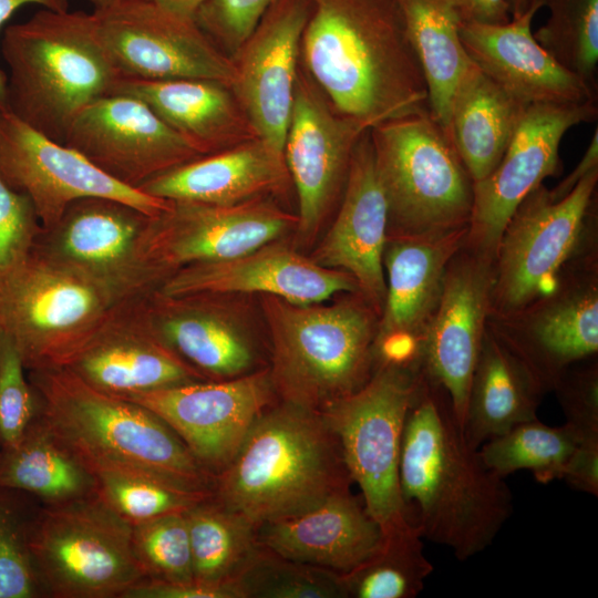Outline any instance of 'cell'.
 <instances>
[{"label":"cell","mask_w":598,"mask_h":598,"mask_svg":"<svg viewBox=\"0 0 598 598\" xmlns=\"http://www.w3.org/2000/svg\"><path fill=\"white\" fill-rule=\"evenodd\" d=\"M262 310L278 401L322 412L371 378L379 315L360 293L332 305L264 296Z\"/></svg>","instance_id":"cell-6"},{"label":"cell","mask_w":598,"mask_h":598,"mask_svg":"<svg viewBox=\"0 0 598 598\" xmlns=\"http://www.w3.org/2000/svg\"><path fill=\"white\" fill-rule=\"evenodd\" d=\"M395 1L427 85L430 113L447 133L452 99L471 63L458 18L448 0Z\"/></svg>","instance_id":"cell-34"},{"label":"cell","mask_w":598,"mask_h":598,"mask_svg":"<svg viewBox=\"0 0 598 598\" xmlns=\"http://www.w3.org/2000/svg\"><path fill=\"white\" fill-rule=\"evenodd\" d=\"M422 378L398 368H377L363 386L321 412L383 536L414 526L402 498L399 465L405 419Z\"/></svg>","instance_id":"cell-10"},{"label":"cell","mask_w":598,"mask_h":598,"mask_svg":"<svg viewBox=\"0 0 598 598\" xmlns=\"http://www.w3.org/2000/svg\"><path fill=\"white\" fill-rule=\"evenodd\" d=\"M466 234L467 227L388 237L385 299L373 343V371L392 367L423 374L424 337L441 299L446 267Z\"/></svg>","instance_id":"cell-16"},{"label":"cell","mask_w":598,"mask_h":598,"mask_svg":"<svg viewBox=\"0 0 598 598\" xmlns=\"http://www.w3.org/2000/svg\"><path fill=\"white\" fill-rule=\"evenodd\" d=\"M543 0L504 24L458 22L460 39L470 60L496 84L526 105L597 101V87L565 69L532 33Z\"/></svg>","instance_id":"cell-27"},{"label":"cell","mask_w":598,"mask_h":598,"mask_svg":"<svg viewBox=\"0 0 598 598\" xmlns=\"http://www.w3.org/2000/svg\"><path fill=\"white\" fill-rule=\"evenodd\" d=\"M91 474L94 494L132 525L167 514L184 513L213 495L182 489L144 476L109 471Z\"/></svg>","instance_id":"cell-41"},{"label":"cell","mask_w":598,"mask_h":598,"mask_svg":"<svg viewBox=\"0 0 598 598\" xmlns=\"http://www.w3.org/2000/svg\"><path fill=\"white\" fill-rule=\"evenodd\" d=\"M124 598H243L236 582L212 584L198 580L165 582L146 579L131 588Z\"/></svg>","instance_id":"cell-48"},{"label":"cell","mask_w":598,"mask_h":598,"mask_svg":"<svg viewBox=\"0 0 598 598\" xmlns=\"http://www.w3.org/2000/svg\"><path fill=\"white\" fill-rule=\"evenodd\" d=\"M131 299L31 254L0 282V329L27 371L60 367L109 312Z\"/></svg>","instance_id":"cell-11"},{"label":"cell","mask_w":598,"mask_h":598,"mask_svg":"<svg viewBox=\"0 0 598 598\" xmlns=\"http://www.w3.org/2000/svg\"><path fill=\"white\" fill-rule=\"evenodd\" d=\"M351 483L322 413L276 401L216 475L213 496L259 526L350 491Z\"/></svg>","instance_id":"cell-4"},{"label":"cell","mask_w":598,"mask_h":598,"mask_svg":"<svg viewBox=\"0 0 598 598\" xmlns=\"http://www.w3.org/2000/svg\"><path fill=\"white\" fill-rule=\"evenodd\" d=\"M300 43L332 107L365 128L430 111L427 85L395 0H309Z\"/></svg>","instance_id":"cell-2"},{"label":"cell","mask_w":598,"mask_h":598,"mask_svg":"<svg viewBox=\"0 0 598 598\" xmlns=\"http://www.w3.org/2000/svg\"><path fill=\"white\" fill-rule=\"evenodd\" d=\"M194 579L236 582L258 553L257 526L210 497L185 513Z\"/></svg>","instance_id":"cell-36"},{"label":"cell","mask_w":598,"mask_h":598,"mask_svg":"<svg viewBox=\"0 0 598 598\" xmlns=\"http://www.w3.org/2000/svg\"><path fill=\"white\" fill-rule=\"evenodd\" d=\"M386 239L388 204L368 130L353 152L336 218L310 258L349 274L359 293L380 315L385 299Z\"/></svg>","instance_id":"cell-26"},{"label":"cell","mask_w":598,"mask_h":598,"mask_svg":"<svg viewBox=\"0 0 598 598\" xmlns=\"http://www.w3.org/2000/svg\"><path fill=\"white\" fill-rule=\"evenodd\" d=\"M100 38L122 75L200 79L231 86L233 58L193 18L151 0H120L93 10Z\"/></svg>","instance_id":"cell-14"},{"label":"cell","mask_w":598,"mask_h":598,"mask_svg":"<svg viewBox=\"0 0 598 598\" xmlns=\"http://www.w3.org/2000/svg\"><path fill=\"white\" fill-rule=\"evenodd\" d=\"M370 137L388 204V237L468 226L474 182L430 111L381 123Z\"/></svg>","instance_id":"cell-7"},{"label":"cell","mask_w":598,"mask_h":598,"mask_svg":"<svg viewBox=\"0 0 598 598\" xmlns=\"http://www.w3.org/2000/svg\"><path fill=\"white\" fill-rule=\"evenodd\" d=\"M37 3L55 11L69 10V0H0V30L17 9ZM0 110H7V74L0 69Z\"/></svg>","instance_id":"cell-52"},{"label":"cell","mask_w":598,"mask_h":598,"mask_svg":"<svg viewBox=\"0 0 598 598\" xmlns=\"http://www.w3.org/2000/svg\"><path fill=\"white\" fill-rule=\"evenodd\" d=\"M0 50L9 68L7 111L61 144L78 115L111 94L122 75L93 12L44 8L7 27Z\"/></svg>","instance_id":"cell-5"},{"label":"cell","mask_w":598,"mask_h":598,"mask_svg":"<svg viewBox=\"0 0 598 598\" xmlns=\"http://www.w3.org/2000/svg\"><path fill=\"white\" fill-rule=\"evenodd\" d=\"M415 526L384 536L381 547L353 570L341 574L346 598H414L433 565Z\"/></svg>","instance_id":"cell-38"},{"label":"cell","mask_w":598,"mask_h":598,"mask_svg":"<svg viewBox=\"0 0 598 598\" xmlns=\"http://www.w3.org/2000/svg\"><path fill=\"white\" fill-rule=\"evenodd\" d=\"M237 584L243 598H346L341 574L286 558L261 545Z\"/></svg>","instance_id":"cell-40"},{"label":"cell","mask_w":598,"mask_h":598,"mask_svg":"<svg viewBox=\"0 0 598 598\" xmlns=\"http://www.w3.org/2000/svg\"><path fill=\"white\" fill-rule=\"evenodd\" d=\"M184 513L167 514L133 525L135 554L147 579L165 582L194 580Z\"/></svg>","instance_id":"cell-42"},{"label":"cell","mask_w":598,"mask_h":598,"mask_svg":"<svg viewBox=\"0 0 598 598\" xmlns=\"http://www.w3.org/2000/svg\"><path fill=\"white\" fill-rule=\"evenodd\" d=\"M546 392L529 368L487 327L470 383L463 431L480 448L515 425L537 419Z\"/></svg>","instance_id":"cell-32"},{"label":"cell","mask_w":598,"mask_h":598,"mask_svg":"<svg viewBox=\"0 0 598 598\" xmlns=\"http://www.w3.org/2000/svg\"><path fill=\"white\" fill-rule=\"evenodd\" d=\"M368 131L337 112L308 75L298 73L283 155L298 197L296 230L309 243L343 193L358 142Z\"/></svg>","instance_id":"cell-20"},{"label":"cell","mask_w":598,"mask_h":598,"mask_svg":"<svg viewBox=\"0 0 598 598\" xmlns=\"http://www.w3.org/2000/svg\"><path fill=\"white\" fill-rule=\"evenodd\" d=\"M28 372L37 417L90 473L116 472L214 492L215 476L147 408L99 390L62 367Z\"/></svg>","instance_id":"cell-3"},{"label":"cell","mask_w":598,"mask_h":598,"mask_svg":"<svg viewBox=\"0 0 598 598\" xmlns=\"http://www.w3.org/2000/svg\"><path fill=\"white\" fill-rule=\"evenodd\" d=\"M40 584L56 597H123L146 580L133 525L95 494L53 504L28 532Z\"/></svg>","instance_id":"cell-9"},{"label":"cell","mask_w":598,"mask_h":598,"mask_svg":"<svg viewBox=\"0 0 598 598\" xmlns=\"http://www.w3.org/2000/svg\"><path fill=\"white\" fill-rule=\"evenodd\" d=\"M297 223L296 214L266 198L231 206L171 200L151 220L144 255L164 281L183 267L229 259L275 241Z\"/></svg>","instance_id":"cell-19"},{"label":"cell","mask_w":598,"mask_h":598,"mask_svg":"<svg viewBox=\"0 0 598 598\" xmlns=\"http://www.w3.org/2000/svg\"><path fill=\"white\" fill-rule=\"evenodd\" d=\"M169 296L262 293L296 303H317L339 292L359 293L347 272L316 264L277 240L224 260L183 267L156 289Z\"/></svg>","instance_id":"cell-25"},{"label":"cell","mask_w":598,"mask_h":598,"mask_svg":"<svg viewBox=\"0 0 598 598\" xmlns=\"http://www.w3.org/2000/svg\"><path fill=\"white\" fill-rule=\"evenodd\" d=\"M460 22L504 24L511 21L506 0H448Z\"/></svg>","instance_id":"cell-50"},{"label":"cell","mask_w":598,"mask_h":598,"mask_svg":"<svg viewBox=\"0 0 598 598\" xmlns=\"http://www.w3.org/2000/svg\"><path fill=\"white\" fill-rule=\"evenodd\" d=\"M527 106L471 61L452 99L447 133L474 183L497 166Z\"/></svg>","instance_id":"cell-33"},{"label":"cell","mask_w":598,"mask_h":598,"mask_svg":"<svg viewBox=\"0 0 598 598\" xmlns=\"http://www.w3.org/2000/svg\"><path fill=\"white\" fill-rule=\"evenodd\" d=\"M10 337L0 329V442L14 446L38 413L35 392Z\"/></svg>","instance_id":"cell-43"},{"label":"cell","mask_w":598,"mask_h":598,"mask_svg":"<svg viewBox=\"0 0 598 598\" xmlns=\"http://www.w3.org/2000/svg\"><path fill=\"white\" fill-rule=\"evenodd\" d=\"M399 477L421 537L447 547L460 561L485 550L513 514L505 478L485 465L447 393L425 377L405 419Z\"/></svg>","instance_id":"cell-1"},{"label":"cell","mask_w":598,"mask_h":598,"mask_svg":"<svg viewBox=\"0 0 598 598\" xmlns=\"http://www.w3.org/2000/svg\"><path fill=\"white\" fill-rule=\"evenodd\" d=\"M487 327L529 368L545 392L598 351V262L594 245L573 258L556 287Z\"/></svg>","instance_id":"cell-13"},{"label":"cell","mask_w":598,"mask_h":598,"mask_svg":"<svg viewBox=\"0 0 598 598\" xmlns=\"http://www.w3.org/2000/svg\"><path fill=\"white\" fill-rule=\"evenodd\" d=\"M156 4L187 18H196L205 0H151ZM196 20V19H195Z\"/></svg>","instance_id":"cell-53"},{"label":"cell","mask_w":598,"mask_h":598,"mask_svg":"<svg viewBox=\"0 0 598 598\" xmlns=\"http://www.w3.org/2000/svg\"><path fill=\"white\" fill-rule=\"evenodd\" d=\"M547 22L535 40L565 69L597 87L598 0H543Z\"/></svg>","instance_id":"cell-39"},{"label":"cell","mask_w":598,"mask_h":598,"mask_svg":"<svg viewBox=\"0 0 598 598\" xmlns=\"http://www.w3.org/2000/svg\"><path fill=\"white\" fill-rule=\"evenodd\" d=\"M0 489L23 491L60 504L94 494V480L35 415L21 440L3 450Z\"/></svg>","instance_id":"cell-35"},{"label":"cell","mask_w":598,"mask_h":598,"mask_svg":"<svg viewBox=\"0 0 598 598\" xmlns=\"http://www.w3.org/2000/svg\"><path fill=\"white\" fill-rule=\"evenodd\" d=\"M64 144L116 182L136 189L202 157L145 103L118 93L87 105L73 122Z\"/></svg>","instance_id":"cell-21"},{"label":"cell","mask_w":598,"mask_h":598,"mask_svg":"<svg viewBox=\"0 0 598 598\" xmlns=\"http://www.w3.org/2000/svg\"><path fill=\"white\" fill-rule=\"evenodd\" d=\"M0 177L29 197L42 228L52 226L70 204L83 197L114 198L152 216L171 205V200L116 182L78 151L33 130L7 110H0Z\"/></svg>","instance_id":"cell-18"},{"label":"cell","mask_w":598,"mask_h":598,"mask_svg":"<svg viewBox=\"0 0 598 598\" xmlns=\"http://www.w3.org/2000/svg\"><path fill=\"white\" fill-rule=\"evenodd\" d=\"M275 0H205L196 14L199 27L230 56L251 34Z\"/></svg>","instance_id":"cell-47"},{"label":"cell","mask_w":598,"mask_h":598,"mask_svg":"<svg viewBox=\"0 0 598 598\" xmlns=\"http://www.w3.org/2000/svg\"><path fill=\"white\" fill-rule=\"evenodd\" d=\"M140 308L157 339L207 380L261 369L250 336L219 296L169 297L154 290L141 298Z\"/></svg>","instance_id":"cell-28"},{"label":"cell","mask_w":598,"mask_h":598,"mask_svg":"<svg viewBox=\"0 0 598 598\" xmlns=\"http://www.w3.org/2000/svg\"><path fill=\"white\" fill-rule=\"evenodd\" d=\"M309 0H275L231 55L230 86L257 137L283 152Z\"/></svg>","instance_id":"cell-22"},{"label":"cell","mask_w":598,"mask_h":598,"mask_svg":"<svg viewBox=\"0 0 598 598\" xmlns=\"http://www.w3.org/2000/svg\"><path fill=\"white\" fill-rule=\"evenodd\" d=\"M492 261L464 245L450 260L423 341V375L448 395L463 427L471 378L487 328Z\"/></svg>","instance_id":"cell-23"},{"label":"cell","mask_w":598,"mask_h":598,"mask_svg":"<svg viewBox=\"0 0 598 598\" xmlns=\"http://www.w3.org/2000/svg\"><path fill=\"white\" fill-rule=\"evenodd\" d=\"M153 217L114 198L83 197L70 204L52 226L42 228L31 254L126 297H141L163 281L144 255Z\"/></svg>","instance_id":"cell-12"},{"label":"cell","mask_w":598,"mask_h":598,"mask_svg":"<svg viewBox=\"0 0 598 598\" xmlns=\"http://www.w3.org/2000/svg\"><path fill=\"white\" fill-rule=\"evenodd\" d=\"M289 182L283 152L255 137L174 167L138 189L166 200L231 206L281 192Z\"/></svg>","instance_id":"cell-30"},{"label":"cell","mask_w":598,"mask_h":598,"mask_svg":"<svg viewBox=\"0 0 598 598\" xmlns=\"http://www.w3.org/2000/svg\"><path fill=\"white\" fill-rule=\"evenodd\" d=\"M553 391L563 409L565 423L574 430L578 442L598 439L597 362L580 361L571 365L556 381Z\"/></svg>","instance_id":"cell-45"},{"label":"cell","mask_w":598,"mask_h":598,"mask_svg":"<svg viewBox=\"0 0 598 598\" xmlns=\"http://www.w3.org/2000/svg\"><path fill=\"white\" fill-rule=\"evenodd\" d=\"M577 443L578 436L568 424L549 426L535 419L488 440L478 452L485 465L503 478L525 470L547 484L561 480Z\"/></svg>","instance_id":"cell-37"},{"label":"cell","mask_w":598,"mask_h":598,"mask_svg":"<svg viewBox=\"0 0 598 598\" xmlns=\"http://www.w3.org/2000/svg\"><path fill=\"white\" fill-rule=\"evenodd\" d=\"M512 19L520 17L529 7L530 0H506Z\"/></svg>","instance_id":"cell-54"},{"label":"cell","mask_w":598,"mask_h":598,"mask_svg":"<svg viewBox=\"0 0 598 598\" xmlns=\"http://www.w3.org/2000/svg\"><path fill=\"white\" fill-rule=\"evenodd\" d=\"M378 523L350 491L257 526L259 545L286 558L347 574L383 543Z\"/></svg>","instance_id":"cell-29"},{"label":"cell","mask_w":598,"mask_h":598,"mask_svg":"<svg viewBox=\"0 0 598 598\" xmlns=\"http://www.w3.org/2000/svg\"><path fill=\"white\" fill-rule=\"evenodd\" d=\"M41 230L29 197L0 177V282L28 259Z\"/></svg>","instance_id":"cell-44"},{"label":"cell","mask_w":598,"mask_h":598,"mask_svg":"<svg viewBox=\"0 0 598 598\" xmlns=\"http://www.w3.org/2000/svg\"><path fill=\"white\" fill-rule=\"evenodd\" d=\"M598 168V130L596 127L594 135L590 140L587 150L573 169V172L563 179L559 185L549 189V193L554 199H560L565 197L571 189L577 185V183L587 175L590 171Z\"/></svg>","instance_id":"cell-51"},{"label":"cell","mask_w":598,"mask_h":598,"mask_svg":"<svg viewBox=\"0 0 598 598\" xmlns=\"http://www.w3.org/2000/svg\"><path fill=\"white\" fill-rule=\"evenodd\" d=\"M121 398L161 417L215 477L230 463L259 415L278 401L268 367L231 379L189 382Z\"/></svg>","instance_id":"cell-17"},{"label":"cell","mask_w":598,"mask_h":598,"mask_svg":"<svg viewBox=\"0 0 598 598\" xmlns=\"http://www.w3.org/2000/svg\"><path fill=\"white\" fill-rule=\"evenodd\" d=\"M86 1H89L94 7V10H97V9L109 7L120 0H86Z\"/></svg>","instance_id":"cell-55"},{"label":"cell","mask_w":598,"mask_h":598,"mask_svg":"<svg viewBox=\"0 0 598 598\" xmlns=\"http://www.w3.org/2000/svg\"><path fill=\"white\" fill-rule=\"evenodd\" d=\"M561 480L576 491L598 496V439L577 443Z\"/></svg>","instance_id":"cell-49"},{"label":"cell","mask_w":598,"mask_h":598,"mask_svg":"<svg viewBox=\"0 0 598 598\" xmlns=\"http://www.w3.org/2000/svg\"><path fill=\"white\" fill-rule=\"evenodd\" d=\"M40 580L28 546V533L0 503V598H32Z\"/></svg>","instance_id":"cell-46"},{"label":"cell","mask_w":598,"mask_h":598,"mask_svg":"<svg viewBox=\"0 0 598 598\" xmlns=\"http://www.w3.org/2000/svg\"><path fill=\"white\" fill-rule=\"evenodd\" d=\"M597 184L595 168L560 199L540 184L516 207L492 260L488 318L508 317L551 291L567 264L588 248Z\"/></svg>","instance_id":"cell-8"},{"label":"cell","mask_w":598,"mask_h":598,"mask_svg":"<svg viewBox=\"0 0 598 598\" xmlns=\"http://www.w3.org/2000/svg\"><path fill=\"white\" fill-rule=\"evenodd\" d=\"M112 93L145 103L202 156L257 137L231 89L217 81L121 75Z\"/></svg>","instance_id":"cell-31"},{"label":"cell","mask_w":598,"mask_h":598,"mask_svg":"<svg viewBox=\"0 0 598 598\" xmlns=\"http://www.w3.org/2000/svg\"><path fill=\"white\" fill-rule=\"evenodd\" d=\"M597 115L596 100L528 105L497 166L474 183L464 246L492 261L516 207L545 178L559 174V147L565 133L575 125L595 121Z\"/></svg>","instance_id":"cell-15"},{"label":"cell","mask_w":598,"mask_h":598,"mask_svg":"<svg viewBox=\"0 0 598 598\" xmlns=\"http://www.w3.org/2000/svg\"><path fill=\"white\" fill-rule=\"evenodd\" d=\"M142 297L109 312L60 367L118 396L207 380L157 339L141 312Z\"/></svg>","instance_id":"cell-24"}]
</instances>
